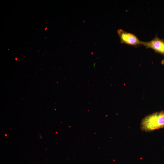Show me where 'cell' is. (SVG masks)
<instances>
[{
    "label": "cell",
    "mask_w": 164,
    "mask_h": 164,
    "mask_svg": "<svg viewBox=\"0 0 164 164\" xmlns=\"http://www.w3.org/2000/svg\"><path fill=\"white\" fill-rule=\"evenodd\" d=\"M164 128V111L157 112L146 116L141 123V129L146 132Z\"/></svg>",
    "instance_id": "cell-1"
},
{
    "label": "cell",
    "mask_w": 164,
    "mask_h": 164,
    "mask_svg": "<svg viewBox=\"0 0 164 164\" xmlns=\"http://www.w3.org/2000/svg\"><path fill=\"white\" fill-rule=\"evenodd\" d=\"M118 33L122 43L128 45L136 46L142 44L140 41L135 35L121 29L118 31Z\"/></svg>",
    "instance_id": "cell-2"
},
{
    "label": "cell",
    "mask_w": 164,
    "mask_h": 164,
    "mask_svg": "<svg viewBox=\"0 0 164 164\" xmlns=\"http://www.w3.org/2000/svg\"><path fill=\"white\" fill-rule=\"evenodd\" d=\"M142 44L164 55V42L158 37H155L149 41H142Z\"/></svg>",
    "instance_id": "cell-3"
},
{
    "label": "cell",
    "mask_w": 164,
    "mask_h": 164,
    "mask_svg": "<svg viewBox=\"0 0 164 164\" xmlns=\"http://www.w3.org/2000/svg\"><path fill=\"white\" fill-rule=\"evenodd\" d=\"M161 63L162 64L164 65V59L162 60Z\"/></svg>",
    "instance_id": "cell-4"
}]
</instances>
